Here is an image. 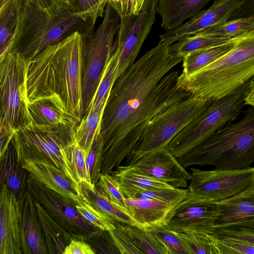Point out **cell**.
Masks as SVG:
<instances>
[{
  "instance_id": "obj_1",
  "label": "cell",
  "mask_w": 254,
  "mask_h": 254,
  "mask_svg": "<svg viewBox=\"0 0 254 254\" xmlns=\"http://www.w3.org/2000/svg\"><path fill=\"white\" fill-rule=\"evenodd\" d=\"M160 41L144 53L116 80L104 110L101 174H110L133 154L151 121L191 94L177 84L179 71L169 72L183 58L169 53Z\"/></svg>"
},
{
  "instance_id": "obj_2",
  "label": "cell",
  "mask_w": 254,
  "mask_h": 254,
  "mask_svg": "<svg viewBox=\"0 0 254 254\" xmlns=\"http://www.w3.org/2000/svg\"><path fill=\"white\" fill-rule=\"evenodd\" d=\"M84 40L75 32L28 59V102L55 97L80 123L82 118V80Z\"/></svg>"
},
{
  "instance_id": "obj_3",
  "label": "cell",
  "mask_w": 254,
  "mask_h": 254,
  "mask_svg": "<svg viewBox=\"0 0 254 254\" xmlns=\"http://www.w3.org/2000/svg\"><path fill=\"white\" fill-rule=\"evenodd\" d=\"M96 21L89 15L77 11L67 1L54 2L46 7L34 3L23 4L12 50L27 59L33 58L75 32L83 38L89 36L94 31Z\"/></svg>"
},
{
  "instance_id": "obj_4",
  "label": "cell",
  "mask_w": 254,
  "mask_h": 254,
  "mask_svg": "<svg viewBox=\"0 0 254 254\" xmlns=\"http://www.w3.org/2000/svg\"><path fill=\"white\" fill-rule=\"evenodd\" d=\"M231 40L232 47L219 58L191 74H181L178 86L213 102L254 79V29Z\"/></svg>"
},
{
  "instance_id": "obj_5",
  "label": "cell",
  "mask_w": 254,
  "mask_h": 254,
  "mask_svg": "<svg viewBox=\"0 0 254 254\" xmlns=\"http://www.w3.org/2000/svg\"><path fill=\"white\" fill-rule=\"evenodd\" d=\"M239 122L231 123L185 155L177 158L185 168L213 165L216 169L249 167L254 162V107L243 112Z\"/></svg>"
},
{
  "instance_id": "obj_6",
  "label": "cell",
  "mask_w": 254,
  "mask_h": 254,
  "mask_svg": "<svg viewBox=\"0 0 254 254\" xmlns=\"http://www.w3.org/2000/svg\"><path fill=\"white\" fill-rule=\"evenodd\" d=\"M254 79L231 94L213 101L169 142L167 149L176 158L198 146L217 131L236 120Z\"/></svg>"
},
{
  "instance_id": "obj_7",
  "label": "cell",
  "mask_w": 254,
  "mask_h": 254,
  "mask_svg": "<svg viewBox=\"0 0 254 254\" xmlns=\"http://www.w3.org/2000/svg\"><path fill=\"white\" fill-rule=\"evenodd\" d=\"M120 20L119 15L108 1L100 25L92 34L83 38L82 118L89 110L116 49Z\"/></svg>"
},
{
  "instance_id": "obj_8",
  "label": "cell",
  "mask_w": 254,
  "mask_h": 254,
  "mask_svg": "<svg viewBox=\"0 0 254 254\" xmlns=\"http://www.w3.org/2000/svg\"><path fill=\"white\" fill-rule=\"evenodd\" d=\"M27 67L28 59L15 50L0 57V123L15 131L31 123Z\"/></svg>"
},
{
  "instance_id": "obj_9",
  "label": "cell",
  "mask_w": 254,
  "mask_h": 254,
  "mask_svg": "<svg viewBox=\"0 0 254 254\" xmlns=\"http://www.w3.org/2000/svg\"><path fill=\"white\" fill-rule=\"evenodd\" d=\"M212 102L191 96L169 107L148 124L126 165L134 164L144 155L166 148L171 140Z\"/></svg>"
},
{
  "instance_id": "obj_10",
  "label": "cell",
  "mask_w": 254,
  "mask_h": 254,
  "mask_svg": "<svg viewBox=\"0 0 254 254\" xmlns=\"http://www.w3.org/2000/svg\"><path fill=\"white\" fill-rule=\"evenodd\" d=\"M17 161L29 173L28 178L40 183L65 198L79 204L82 201V189L42 153L23 142L15 134L12 139Z\"/></svg>"
},
{
  "instance_id": "obj_11",
  "label": "cell",
  "mask_w": 254,
  "mask_h": 254,
  "mask_svg": "<svg viewBox=\"0 0 254 254\" xmlns=\"http://www.w3.org/2000/svg\"><path fill=\"white\" fill-rule=\"evenodd\" d=\"M190 170V194L214 202L229 198L254 185V167L210 171L193 167Z\"/></svg>"
},
{
  "instance_id": "obj_12",
  "label": "cell",
  "mask_w": 254,
  "mask_h": 254,
  "mask_svg": "<svg viewBox=\"0 0 254 254\" xmlns=\"http://www.w3.org/2000/svg\"><path fill=\"white\" fill-rule=\"evenodd\" d=\"M78 124L72 123L52 127L29 125L17 130L15 134L25 144L42 153L78 185L64 151L67 144L75 140V133Z\"/></svg>"
},
{
  "instance_id": "obj_13",
  "label": "cell",
  "mask_w": 254,
  "mask_h": 254,
  "mask_svg": "<svg viewBox=\"0 0 254 254\" xmlns=\"http://www.w3.org/2000/svg\"><path fill=\"white\" fill-rule=\"evenodd\" d=\"M157 2L158 0H145L138 14L120 18L116 48L119 57L116 81L134 63L155 21Z\"/></svg>"
},
{
  "instance_id": "obj_14",
  "label": "cell",
  "mask_w": 254,
  "mask_h": 254,
  "mask_svg": "<svg viewBox=\"0 0 254 254\" xmlns=\"http://www.w3.org/2000/svg\"><path fill=\"white\" fill-rule=\"evenodd\" d=\"M27 190L33 199L40 203L50 215L73 239L87 240L98 234L99 228L84 218L76 203L33 180L28 178Z\"/></svg>"
},
{
  "instance_id": "obj_15",
  "label": "cell",
  "mask_w": 254,
  "mask_h": 254,
  "mask_svg": "<svg viewBox=\"0 0 254 254\" xmlns=\"http://www.w3.org/2000/svg\"><path fill=\"white\" fill-rule=\"evenodd\" d=\"M216 203L190 194L176 207L167 227L181 232L210 234Z\"/></svg>"
},
{
  "instance_id": "obj_16",
  "label": "cell",
  "mask_w": 254,
  "mask_h": 254,
  "mask_svg": "<svg viewBox=\"0 0 254 254\" xmlns=\"http://www.w3.org/2000/svg\"><path fill=\"white\" fill-rule=\"evenodd\" d=\"M133 170L175 188H186L191 175L167 148L150 152L134 164L128 165Z\"/></svg>"
},
{
  "instance_id": "obj_17",
  "label": "cell",
  "mask_w": 254,
  "mask_h": 254,
  "mask_svg": "<svg viewBox=\"0 0 254 254\" xmlns=\"http://www.w3.org/2000/svg\"><path fill=\"white\" fill-rule=\"evenodd\" d=\"M243 0H215L207 9L201 11L188 22L159 36L160 41L170 45L187 37L197 34L229 20Z\"/></svg>"
},
{
  "instance_id": "obj_18",
  "label": "cell",
  "mask_w": 254,
  "mask_h": 254,
  "mask_svg": "<svg viewBox=\"0 0 254 254\" xmlns=\"http://www.w3.org/2000/svg\"><path fill=\"white\" fill-rule=\"evenodd\" d=\"M0 194V254H22L19 199L4 183L1 184Z\"/></svg>"
},
{
  "instance_id": "obj_19",
  "label": "cell",
  "mask_w": 254,
  "mask_h": 254,
  "mask_svg": "<svg viewBox=\"0 0 254 254\" xmlns=\"http://www.w3.org/2000/svg\"><path fill=\"white\" fill-rule=\"evenodd\" d=\"M21 213V242L23 254L49 253L43 230L34 199L27 190L19 199Z\"/></svg>"
},
{
  "instance_id": "obj_20",
  "label": "cell",
  "mask_w": 254,
  "mask_h": 254,
  "mask_svg": "<svg viewBox=\"0 0 254 254\" xmlns=\"http://www.w3.org/2000/svg\"><path fill=\"white\" fill-rule=\"evenodd\" d=\"M216 203L213 228L254 220V185L234 196Z\"/></svg>"
},
{
  "instance_id": "obj_21",
  "label": "cell",
  "mask_w": 254,
  "mask_h": 254,
  "mask_svg": "<svg viewBox=\"0 0 254 254\" xmlns=\"http://www.w3.org/2000/svg\"><path fill=\"white\" fill-rule=\"evenodd\" d=\"M127 211L140 228L166 226L178 205L153 199H126Z\"/></svg>"
},
{
  "instance_id": "obj_22",
  "label": "cell",
  "mask_w": 254,
  "mask_h": 254,
  "mask_svg": "<svg viewBox=\"0 0 254 254\" xmlns=\"http://www.w3.org/2000/svg\"><path fill=\"white\" fill-rule=\"evenodd\" d=\"M28 109L30 125L33 126L52 127L59 124L79 123L68 113L63 102L57 98H42L29 101Z\"/></svg>"
},
{
  "instance_id": "obj_23",
  "label": "cell",
  "mask_w": 254,
  "mask_h": 254,
  "mask_svg": "<svg viewBox=\"0 0 254 254\" xmlns=\"http://www.w3.org/2000/svg\"><path fill=\"white\" fill-rule=\"evenodd\" d=\"M212 0H158L156 11L162 18L161 27L173 30L187 19L199 13Z\"/></svg>"
},
{
  "instance_id": "obj_24",
  "label": "cell",
  "mask_w": 254,
  "mask_h": 254,
  "mask_svg": "<svg viewBox=\"0 0 254 254\" xmlns=\"http://www.w3.org/2000/svg\"><path fill=\"white\" fill-rule=\"evenodd\" d=\"M110 174L118 180L126 199L136 198L141 191L175 188L167 183L138 172L128 165L119 166Z\"/></svg>"
},
{
  "instance_id": "obj_25",
  "label": "cell",
  "mask_w": 254,
  "mask_h": 254,
  "mask_svg": "<svg viewBox=\"0 0 254 254\" xmlns=\"http://www.w3.org/2000/svg\"><path fill=\"white\" fill-rule=\"evenodd\" d=\"M22 6L19 0H0V57L12 50L19 27Z\"/></svg>"
},
{
  "instance_id": "obj_26",
  "label": "cell",
  "mask_w": 254,
  "mask_h": 254,
  "mask_svg": "<svg viewBox=\"0 0 254 254\" xmlns=\"http://www.w3.org/2000/svg\"><path fill=\"white\" fill-rule=\"evenodd\" d=\"M34 201L49 253L63 254L64 249L73 238L50 215L40 203L34 200Z\"/></svg>"
},
{
  "instance_id": "obj_27",
  "label": "cell",
  "mask_w": 254,
  "mask_h": 254,
  "mask_svg": "<svg viewBox=\"0 0 254 254\" xmlns=\"http://www.w3.org/2000/svg\"><path fill=\"white\" fill-rule=\"evenodd\" d=\"M0 159L1 184H5L19 199L24 194L23 186L26 175L25 169L18 162L16 150L12 140L5 153L0 156Z\"/></svg>"
},
{
  "instance_id": "obj_28",
  "label": "cell",
  "mask_w": 254,
  "mask_h": 254,
  "mask_svg": "<svg viewBox=\"0 0 254 254\" xmlns=\"http://www.w3.org/2000/svg\"><path fill=\"white\" fill-rule=\"evenodd\" d=\"M231 39L217 46L196 51L186 55L183 60L182 75H188L212 63L228 52L232 47Z\"/></svg>"
},
{
  "instance_id": "obj_29",
  "label": "cell",
  "mask_w": 254,
  "mask_h": 254,
  "mask_svg": "<svg viewBox=\"0 0 254 254\" xmlns=\"http://www.w3.org/2000/svg\"><path fill=\"white\" fill-rule=\"evenodd\" d=\"M82 190L94 207L116 222L140 228L129 213L111 201L100 188L96 186L91 190L82 189Z\"/></svg>"
},
{
  "instance_id": "obj_30",
  "label": "cell",
  "mask_w": 254,
  "mask_h": 254,
  "mask_svg": "<svg viewBox=\"0 0 254 254\" xmlns=\"http://www.w3.org/2000/svg\"><path fill=\"white\" fill-rule=\"evenodd\" d=\"M104 108L89 110L76 127L75 141L85 151L87 156L94 139L101 133Z\"/></svg>"
},
{
  "instance_id": "obj_31",
  "label": "cell",
  "mask_w": 254,
  "mask_h": 254,
  "mask_svg": "<svg viewBox=\"0 0 254 254\" xmlns=\"http://www.w3.org/2000/svg\"><path fill=\"white\" fill-rule=\"evenodd\" d=\"M134 244L147 254H169L166 247L148 230L115 221Z\"/></svg>"
},
{
  "instance_id": "obj_32",
  "label": "cell",
  "mask_w": 254,
  "mask_h": 254,
  "mask_svg": "<svg viewBox=\"0 0 254 254\" xmlns=\"http://www.w3.org/2000/svg\"><path fill=\"white\" fill-rule=\"evenodd\" d=\"M230 40V39L224 37L193 35L170 45L169 53L172 56L183 58L190 53L220 45Z\"/></svg>"
},
{
  "instance_id": "obj_33",
  "label": "cell",
  "mask_w": 254,
  "mask_h": 254,
  "mask_svg": "<svg viewBox=\"0 0 254 254\" xmlns=\"http://www.w3.org/2000/svg\"><path fill=\"white\" fill-rule=\"evenodd\" d=\"M64 151L78 185L82 189L88 190L95 188L96 186L91 182L85 151L75 140L67 144Z\"/></svg>"
},
{
  "instance_id": "obj_34",
  "label": "cell",
  "mask_w": 254,
  "mask_h": 254,
  "mask_svg": "<svg viewBox=\"0 0 254 254\" xmlns=\"http://www.w3.org/2000/svg\"><path fill=\"white\" fill-rule=\"evenodd\" d=\"M118 60V53L115 49L95 94L89 110H99L105 107L111 90L116 81Z\"/></svg>"
},
{
  "instance_id": "obj_35",
  "label": "cell",
  "mask_w": 254,
  "mask_h": 254,
  "mask_svg": "<svg viewBox=\"0 0 254 254\" xmlns=\"http://www.w3.org/2000/svg\"><path fill=\"white\" fill-rule=\"evenodd\" d=\"M253 29H254V18H237L228 20L221 24L211 27L197 34L224 37L231 39Z\"/></svg>"
},
{
  "instance_id": "obj_36",
  "label": "cell",
  "mask_w": 254,
  "mask_h": 254,
  "mask_svg": "<svg viewBox=\"0 0 254 254\" xmlns=\"http://www.w3.org/2000/svg\"><path fill=\"white\" fill-rule=\"evenodd\" d=\"M172 231L182 241L189 254H217L211 234Z\"/></svg>"
},
{
  "instance_id": "obj_37",
  "label": "cell",
  "mask_w": 254,
  "mask_h": 254,
  "mask_svg": "<svg viewBox=\"0 0 254 254\" xmlns=\"http://www.w3.org/2000/svg\"><path fill=\"white\" fill-rule=\"evenodd\" d=\"M210 234L217 238L239 241L254 245V220L214 228Z\"/></svg>"
},
{
  "instance_id": "obj_38",
  "label": "cell",
  "mask_w": 254,
  "mask_h": 254,
  "mask_svg": "<svg viewBox=\"0 0 254 254\" xmlns=\"http://www.w3.org/2000/svg\"><path fill=\"white\" fill-rule=\"evenodd\" d=\"M81 215L94 226L104 231H110L116 228L115 221L94 207L84 193L82 201L76 204Z\"/></svg>"
},
{
  "instance_id": "obj_39",
  "label": "cell",
  "mask_w": 254,
  "mask_h": 254,
  "mask_svg": "<svg viewBox=\"0 0 254 254\" xmlns=\"http://www.w3.org/2000/svg\"><path fill=\"white\" fill-rule=\"evenodd\" d=\"M104 137L100 133L94 139L86 159L91 184L96 186L101 175Z\"/></svg>"
},
{
  "instance_id": "obj_40",
  "label": "cell",
  "mask_w": 254,
  "mask_h": 254,
  "mask_svg": "<svg viewBox=\"0 0 254 254\" xmlns=\"http://www.w3.org/2000/svg\"><path fill=\"white\" fill-rule=\"evenodd\" d=\"M96 186H98L115 204L127 211L126 198L118 180L115 177L111 174H101Z\"/></svg>"
},
{
  "instance_id": "obj_41",
  "label": "cell",
  "mask_w": 254,
  "mask_h": 254,
  "mask_svg": "<svg viewBox=\"0 0 254 254\" xmlns=\"http://www.w3.org/2000/svg\"><path fill=\"white\" fill-rule=\"evenodd\" d=\"M157 238L167 249L169 254H189L179 238L172 229L165 226L146 229Z\"/></svg>"
},
{
  "instance_id": "obj_42",
  "label": "cell",
  "mask_w": 254,
  "mask_h": 254,
  "mask_svg": "<svg viewBox=\"0 0 254 254\" xmlns=\"http://www.w3.org/2000/svg\"><path fill=\"white\" fill-rule=\"evenodd\" d=\"M190 195L188 189L179 188L141 191L136 198L153 199L169 203L181 202Z\"/></svg>"
},
{
  "instance_id": "obj_43",
  "label": "cell",
  "mask_w": 254,
  "mask_h": 254,
  "mask_svg": "<svg viewBox=\"0 0 254 254\" xmlns=\"http://www.w3.org/2000/svg\"><path fill=\"white\" fill-rule=\"evenodd\" d=\"M212 236L217 254H254V245L239 241L219 239Z\"/></svg>"
},
{
  "instance_id": "obj_44",
  "label": "cell",
  "mask_w": 254,
  "mask_h": 254,
  "mask_svg": "<svg viewBox=\"0 0 254 254\" xmlns=\"http://www.w3.org/2000/svg\"><path fill=\"white\" fill-rule=\"evenodd\" d=\"M116 228L108 231L109 234L119 253L142 254L141 251L134 244L122 229L115 224Z\"/></svg>"
},
{
  "instance_id": "obj_45",
  "label": "cell",
  "mask_w": 254,
  "mask_h": 254,
  "mask_svg": "<svg viewBox=\"0 0 254 254\" xmlns=\"http://www.w3.org/2000/svg\"><path fill=\"white\" fill-rule=\"evenodd\" d=\"M109 0H74L72 4L76 10L97 20L103 17Z\"/></svg>"
},
{
  "instance_id": "obj_46",
  "label": "cell",
  "mask_w": 254,
  "mask_h": 254,
  "mask_svg": "<svg viewBox=\"0 0 254 254\" xmlns=\"http://www.w3.org/2000/svg\"><path fill=\"white\" fill-rule=\"evenodd\" d=\"M115 8L120 18L132 14H136L138 0H117L115 2L109 0Z\"/></svg>"
},
{
  "instance_id": "obj_47",
  "label": "cell",
  "mask_w": 254,
  "mask_h": 254,
  "mask_svg": "<svg viewBox=\"0 0 254 254\" xmlns=\"http://www.w3.org/2000/svg\"><path fill=\"white\" fill-rule=\"evenodd\" d=\"M96 252L83 240L73 239L63 254H95Z\"/></svg>"
},
{
  "instance_id": "obj_48",
  "label": "cell",
  "mask_w": 254,
  "mask_h": 254,
  "mask_svg": "<svg viewBox=\"0 0 254 254\" xmlns=\"http://www.w3.org/2000/svg\"><path fill=\"white\" fill-rule=\"evenodd\" d=\"M243 18H254V0H243L229 20Z\"/></svg>"
},
{
  "instance_id": "obj_49",
  "label": "cell",
  "mask_w": 254,
  "mask_h": 254,
  "mask_svg": "<svg viewBox=\"0 0 254 254\" xmlns=\"http://www.w3.org/2000/svg\"><path fill=\"white\" fill-rule=\"evenodd\" d=\"M22 4L26 3H36L42 7H46L53 3V0H19Z\"/></svg>"
},
{
  "instance_id": "obj_50",
  "label": "cell",
  "mask_w": 254,
  "mask_h": 254,
  "mask_svg": "<svg viewBox=\"0 0 254 254\" xmlns=\"http://www.w3.org/2000/svg\"><path fill=\"white\" fill-rule=\"evenodd\" d=\"M245 104L254 107V82L252 84L245 98Z\"/></svg>"
},
{
  "instance_id": "obj_51",
  "label": "cell",
  "mask_w": 254,
  "mask_h": 254,
  "mask_svg": "<svg viewBox=\"0 0 254 254\" xmlns=\"http://www.w3.org/2000/svg\"><path fill=\"white\" fill-rule=\"evenodd\" d=\"M145 0H138L136 6V14H138Z\"/></svg>"
},
{
  "instance_id": "obj_52",
  "label": "cell",
  "mask_w": 254,
  "mask_h": 254,
  "mask_svg": "<svg viewBox=\"0 0 254 254\" xmlns=\"http://www.w3.org/2000/svg\"><path fill=\"white\" fill-rule=\"evenodd\" d=\"M73 0H53V2H57V1H65L69 2L71 3V4L73 3Z\"/></svg>"
},
{
  "instance_id": "obj_53",
  "label": "cell",
  "mask_w": 254,
  "mask_h": 254,
  "mask_svg": "<svg viewBox=\"0 0 254 254\" xmlns=\"http://www.w3.org/2000/svg\"><path fill=\"white\" fill-rule=\"evenodd\" d=\"M110 1H111V2H115L117 0H109Z\"/></svg>"
}]
</instances>
